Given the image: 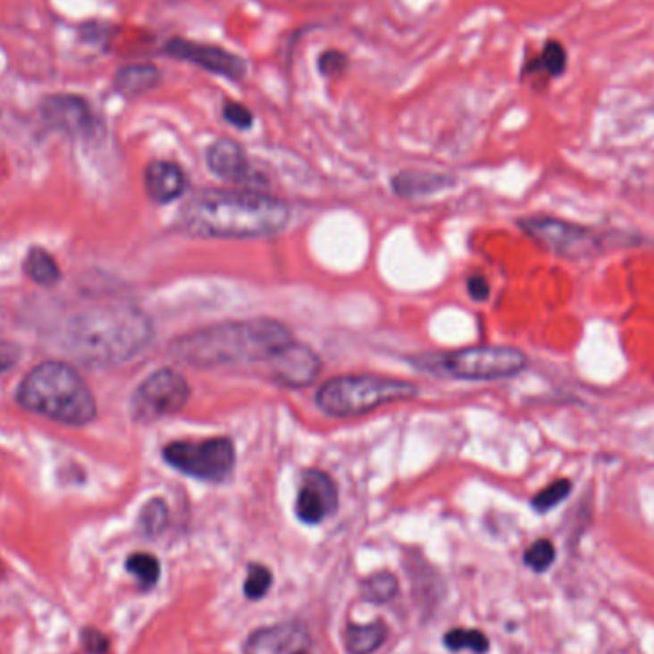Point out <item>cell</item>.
I'll return each instance as SVG.
<instances>
[{
  "instance_id": "obj_1",
  "label": "cell",
  "mask_w": 654,
  "mask_h": 654,
  "mask_svg": "<svg viewBox=\"0 0 654 654\" xmlns=\"http://www.w3.org/2000/svg\"><path fill=\"white\" fill-rule=\"evenodd\" d=\"M289 205L280 197L251 189H203L180 211L188 234L213 239H256L281 231Z\"/></svg>"
},
{
  "instance_id": "obj_2",
  "label": "cell",
  "mask_w": 654,
  "mask_h": 654,
  "mask_svg": "<svg viewBox=\"0 0 654 654\" xmlns=\"http://www.w3.org/2000/svg\"><path fill=\"white\" fill-rule=\"evenodd\" d=\"M293 339L283 323L270 318L218 323L176 339L172 356L194 367H222L268 362Z\"/></svg>"
},
{
  "instance_id": "obj_3",
  "label": "cell",
  "mask_w": 654,
  "mask_h": 654,
  "mask_svg": "<svg viewBox=\"0 0 654 654\" xmlns=\"http://www.w3.org/2000/svg\"><path fill=\"white\" fill-rule=\"evenodd\" d=\"M154 325L134 306H104L77 316L65 335V348L88 365H115L142 352Z\"/></svg>"
},
{
  "instance_id": "obj_4",
  "label": "cell",
  "mask_w": 654,
  "mask_h": 654,
  "mask_svg": "<svg viewBox=\"0 0 654 654\" xmlns=\"http://www.w3.org/2000/svg\"><path fill=\"white\" fill-rule=\"evenodd\" d=\"M18 402L25 410L63 425H87L96 415V400L87 381L70 364L45 362L23 377Z\"/></svg>"
},
{
  "instance_id": "obj_5",
  "label": "cell",
  "mask_w": 654,
  "mask_h": 654,
  "mask_svg": "<svg viewBox=\"0 0 654 654\" xmlns=\"http://www.w3.org/2000/svg\"><path fill=\"white\" fill-rule=\"evenodd\" d=\"M419 389L404 379L381 375H343L330 379L316 392V404L325 415L356 417L390 402L410 400Z\"/></svg>"
},
{
  "instance_id": "obj_6",
  "label": "cell",
  "mask_w": 654,
  "mask_h": 654,
  "mask_svg": "<svg viewBox=\"0 0 654 654\" xmlns=\"http://www.w3.org/2000/svg\"><path fill=\"white\" fill-rule=\"evenodd\" d=\"M432 367L449 377L465 381H496L519 375L528 365V356L515 347L481 345L425 358Z\"/></svg>"
},
{
  "instance_id": "obj_7",
  "label": "cell",
  "mask_w": 654,
  "mask_h": 654,
  "mask_svg": "<svg viewBox=\"0 0 654 654\" xmlns=\"http://www.w3.org/2000/svg\"><path fill=\"white\" fill-rule=\"evenodd\" d=\"M163 457L171 467L197 481L221 482L236 465V449L230 439L176 440L165 446Z\"/></svg>"
},
{
  "instance_id": "obj_8",
  "label": "cell",
  "mask_w": 654,
  "mask_h": 654,
  "mask_svg": "<svg viewBox=\"0 0 654 654\" xmlns=\"http://www.w3.org/2000/svg\"><path fill=\"white\" fill-rule=\"evenodd\" d=\"M189 398L188 381L174 370H159L136 389L132 414L140 421H155L179 414Z\"/></svg>"
},
{
  "instance_id": "obj_9",
  "label": "cell",
  "mask_w": 654,
  "mask_h": 654,
  "mask_svg": "<svg viewBox=\"0 0 654 654\" xmlns=\"http://www.w3.org/2000/svg\"><path fill=\"white\" fill-rule=\"evenodd\" d=\"M521 228L526 231V236L540 243L543 249L558 256L583 258L593 255L597 249V238L591 230L566 221H558V218H524Z\"/></svg>"
},
{
  "instance_id": "obj_10",
  "label": "cell",
  "mask_w": 654,
  "mask_h": 654,
  "mask_svg": "<svg viewBox=\"0 0 654 654\" xmlns=\"http://www.w3.org/2000/svg\"><path fill=\"white\" fill-rule=\"evenodd\" d=\"M163 54H167L172 60L194 63L201 67V70L214 73L218 77H224L228 80H234V83L243 80L249 71L247 62L238 56V54L230 52L222 46L197 43V40H189L182 37H174L167 40L165 46H163Z\"/></svg>"
},
{
  "instance_id": "obj_11",
  "label": "cell",
  "mask_w": 654,
  "mask_h": 654,
  "mask_svg": "<svg viewBox=\"0 0 654 654\" xmlns=\"http://www.w3.org/2000/svg\"><path fill=\"white\" fill-rule=\"evenodd\" d=\"M38 112L50 129L70 134L73 138H88L96 127L90 104L77 94H48L40 102Z\"/></svg>"
},
{
  "instance_id": "obj_12",
  "label": "cell",
  "mask_w": 654,
  "mask_h": 654,
  "mask_svg": "<svg viewBox=\"0 0 654 654\" xmlns=\"http://www.w3.org/2000/svg\"><path fill=\"white\" fill-rule=\"evenodd\" d=\"M339 507V490L330 474L320 469H310L303 474L298 488L295 513L305 524H320Z\"/></svg>"
},
{
  "instance_id": "obj_13",
  "label": "cell",
  "mask_w": 654,
  "mask_h": 654,
  "mask_svg": "<svg viewBox=\"0 0 654 654\" xmlns=\"http://www.w3.org/2000/svg\"><path fill=\"white\" fill-rule=\"evenodd\" d=\"M272 375L278 383L289 389H305L316 381L320 373V356L305 343L289 340L268 362Z\"/></svg>"
},
{
  "instance_id": "obj_14",
  "label": "cell",
  "mask_w": 654,
  "mask_h": 654,
  "mask_svg": "<svg viewBox=\"0 0 654 654\" xmlns=\"http://www.w3.org/2000/svg\"><path fill=\"white\" fill-rule=\"evenodd\" d=\"M310 635L298 624H278L249 635L245 654H308Z\"/></svg>"
},
{
  "instance_id": "obj_15",
  "label": "cell",
  "mask_w": 654,
  "mask_h": 654,
  "mask_svg": "<svg viewBox=\"0 0 654 654\" xmlns=\"http://www.w3.org/2000/svg\"><path fill=\"white\" fill-rule=\"evenodd\" d=\"M207 167L226 182H247L251 179L249 157L239 142L231 138L214 140L205 152Z\"/></svg>"
},
{
  "instance_id": "obj_16",
  "label": "cell",
  "mask_w": 654,
  "mask_h": 654,
  "mask_svg": "<svg viewBox=\"0 0 654 654\" xmlns=\"http://www.w3.org/2000/svg\"><path fill=\"white\" fill-rule=\"evenodd\" d=\"M146 192L155 203H171L186 192V172L172 161H152L144 172Z\"/></svg>"
},
{
  "instance_id": "obj_17",
  "label": "cell",
  "mask_w": 654,
  "mask_h": 654,
  "mask_svg": "<svg viewBox=\"0 0 654 654\" xmlns=\"http://www.w3.org/2000/svg\"><path fill=\"white\" fill-rule=\"evenodd\" d=\"M161 83V71L154 63H129L122 65L113 77V87L127 98L142 96Z\"/></svg>"
},
{
  "instance_id": "obj_18",
  "label": "cell",
  "mask_w": 654,
  "mask_h": 654,
  "mask_svg": "<svg viewBox=\"0 0 654 654\" xmlns=\"http://www.w3.org/2000/svg\"><path fill=\"white\" fill-rule=\"evenodd\" d=\"M452 184V179L444 174H432V172H417V171H406L392 179L394 192L402 197H423L429 194L439 192Z\"/></svg>"
},
{
  "instance_id": "obj_19",
  "label": "cell",
  "mask_w": 654,
  "mask_h": 654,
  "mask_svg": "<svg viewBox=\"0 0 654 654\" xmlns=\"http://www.w3.org/2000/svg\"><path fill=\"white\" fill-rule=\"evenodd\" d=\"M389 637V628L385 622L370 624H350L345 632V647L350 654H373L381 649Z\"/></svg>"
},
{
  "instance_id": "obj_20",
  "label": "cell",
  "mask_w": 654,
  "mask_h": 654,
  "mask_svg": "<svg viewBox=\"0 0 654 654\" xmlns=\"http://www.w3.org/2000/svg\"><path fill=\"white\" fill-rule=\"evenodd\" d=\"M25 270L38 285H54L60 280V268L56 261L45 249H31L25 258Z\"/></svg>"
},
{
  "instance_id": "obj_21",
  "label": "cell",
  "mask_w": 654,
  "mask_h": 654,
  "mask_svg": "<svg viewBox=\"0 0 654 654\" xmlns=\"http://www.w3.org/2000/svg\"><path fill=\"white\" fill-rule=\"evenodd\" d=\"M398 593V580L392 572H375L362 585V595L365 601L383 605L389 603Z\"/></svg>"
},
{
  "instance_id": "obj_22",
  "label": "cell",
  "mask_w": 654,
  "mask_h": 654,
  "mask_svg": "<svg viewBox=\"0 0 654 654\" xmlns=\"http://www.w3.org/2000/svg\"><path fill=\"white\" fill-rule=\"evenodd\" d=\"M127 570L138 578L142 588H154L161 574L159 561L149 553H134L127 558Z\"/></svg>"
},
{
  "instance_id": "obj_23",
  "label": "cell",
  "mask_w": 654,
  "mask_h": 654,
  "mask_svg": "<svg viewBox=\"0 0 654 654\" xmlns=\"http://www.w3.org/2000/svg\"><path fill=\"white\" fill-rule=\"evenodd\" d=\"M444 645L449 650H463L467 649L474 654H484L490 647L488 637L479 630H452L444 635Z\"/></svg>"
},
{
  "instance_id": "obj_24",
  "label": "cell",
  "mask_w": 654,
  "mask_h": 654,
  "mask_svg": "<svg viewBox=\"0 0 654 654\" xmlns=\"http://www.w3.org/2000/svg\"><path fill=\"white\" fill-rule=\"evenodd\" d=\"M169 521L167 503L163 499H152L140 513V528L147 538H155L163 532Z\"/></svg>"
},
{
  "instance_id": "obj_25",
  "label": "cell",
  "mask_w": 654,
  "mask_h": 654,
  "mask_svg": "<svg viewBox=\"0 0 654 654\" xmlns=\"http://www.w3.org/2000/svg\"><path fill=\"white\" fill-rule=\"evenodd\" d=\"M572 490V482L566 481V479H558L555 481L553 484L545 486L541 492H538L532 499V507L538 511V513H548L549 509L557 507L558 503H561L563 499L568 498Z\"/></svg>"
},
{
  "instance_id": "obj_26",
  "label": "cell",
  "mask_w": 654,
  "mask_h": 654,
  "mask_svg": "<svg viewBox=\"0 0 654 654\" xmlns=\"http://www.w3.org/2000/svg\"><path fill=\"white\" fill-rule=\"evenodd\" d=\"M270 585H272V572L263 565L256 563L249 565V574L243 585L245 595L253 599V601H258V599H263L268 593Z\"/></svg>"
},
{
  "instance_id": "obj_27",
  "label": "cell",
  "mask_w": 654,
  "mask_h": 654,
  "mask_svg": "<svg viewBox=\"0 0 654 654\" xmlns=\"http://www.w3.org/2000/svg\"><path fill=\"white\" fill-rule=\"evenodd\" d=\"M555 561V548L549 540L534 541L524 553V563L534 572H545Z\"/></svg>"
},
{
  "instance_id": "obj_28",
  "label": "cell",
  "mask_w": 654,
  "mask_h": 654,
  "mask_svg": "<svg viewBox=\"0 0 654 654\" xmlns=\"http://www.w3.org/2000/svg\"><path fill=\"white\" fill-rule=\"evenodd\" d=\"M540 67H543L551 77H558L563 75V71L566 70V52L565 48L551 40V43L545 45L541 56H540Z\"/></svg>"
},
{
  "instance_id": "obj_29",
  "label": "cell",
  "mask_w": 654,
  "mask_h": 654,
  "mask_svg": "<svg viewBox=\"0 0 654 654\" xmlns=\"http://www.w3.org/2000/svg\"><path fill=\"white\" fill-rule=\"evenodd\" d=\"M348 67V58L347 54H343L340 50H325L320 54L318 58V71L323 77H339L347 71Z\"/></svg>"
},
{
  "instance_id": "obj_30",
  "label": "cell",
  "mask_w": 654,
  "mask_h": 654,
  "mask_svg": "<svg viewBox=\"0 0 654 654\" xmlns=\"http://www.w3.org/2000/svg\"><path fill=\"white\" fill-rule=\"evenodd\" d=\"M222 117L226 119V122H230L231 127H236L239 130L251 129L255 122V115L251 109H247L239 102H226V105L222 109Z\"/></svg>"
},
{
  "instance_id": "obj_31",
  "label": "cell",
  "mask_w": 654,
  "mask_h": 654,
  "mask_svg": "<svg viewBox=\"0 0 654 654\" xmlns=\"http://www.w3.org/2000/svg\"><path fill=\"white\" fill-rule=\"evenodd\" d=\"M20 356H21V348L18 345L3 340V343H0V373H4L10 370V367L16 365Z\"/></svg>"
},
{
  "instance_id": "obj_32",
  "label": "cell",
  "mask_w": 654,
  "mask_h": 654,
  "mask_svg": "<svg viewBox=\"0 0 654 654\" xmlns=\"http://www.w3.org/2000/svg\"><path fill=\"white\" fill-rule=\"evenodd\" d=\"M83 643L92 654H104L107 650V637L98 630H87L83 633Z\"/></svg>"
},
{
  "instance_id": "obj_33",
  "label": "cell",
  "mask_w": 654,
  "mask_h": 654,
  "mask_svg": "<svg viewBox=\"0 0 654 654\" xmlns=\"http://www.w3.org/2000/svg\"><path fill=\"white\" fill-rule=\"evenodd\" d=\"M467 291L473 301H486L490 297V285L482 276H471L467 280Z\"/></svg>"
}]
</instances>
